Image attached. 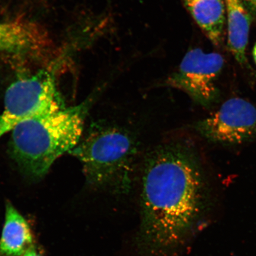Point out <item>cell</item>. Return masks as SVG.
<instances>
[{
    "mask_svg": "<svg viewBox=\"0 0 256 256\" xmlns=\"http://www.w3.org/2000/svg\"><path fill=\"white\" fill-rule=\"evenodd\" d=\"M252 56H254V62L256 64V44L254 48V50H252Z\"/></svg>",
    "mask_w": 256,
    "mask_h": 256,
    "instance_id": "obj_13",
    "label": "cell"
},
{
    "mask_svg": "<svg viewBox=\"0 0 256 256\" xmlns=\"http://www.w3.org/2000/svg\"><path fill=\"white\" fill-rule=\"evenodd\" d=\"M47 40L38 26L23 20L0 22V53L40 52Z\"/></svg>",
    "mask_w": 256,
    "mask_h": 256,
    "instance_id": "obj_7",
    "label": "cell"
},
{
    "mask_svg": "<svg viewBox=\"0 0 256 256\" xmlns=\"http://www.w3.org/2000/svg\"><path fill=\"white\" fill-rule=\"evenodd\" d=\"M224 65V58L220 54L206 53L200 48L191 50L165 84L184 92L196 103L208 106L218 97L216 81Z\"/></svg>",
    "mask_w": 256,
    "mask_h": 256,
    "instance_id": "obj_5",
    "label": "cell"
},
{
    "mask_svg": "<svg viewBox=\"0 0 256 256\" xmlns=\"http://www.w3.org/2000/svg\"><path fill=\"white\" fill-rule=\"evenodd\" d=\"M24 256H40V254H38L35 250L32 248H30V249H28L26 252L25 254H24Z\"/></svg>",
    "mask_w": 256,
    "mask_h": 256,
    "instance_id": "obj_12",
    "label": "cell"
},
{
    "mask_svg": "<svg viewBox=\"0 0 256 256\" xmlns=\"http://www.w3.org/2000/svg\"><path fill=\"white\" fill-rule=\"evenodd\" d=\"M250 14L256 16V0H242Z\"/></svg>",
    "mask_w": 256,
    "mask_h": 256,
    "instance_id": "obj_11",
    "label": "cell"
},
{
    "mask_svg": "<svg viewBox=\"0 0 256 256\" xmlns=\"http://www.w3.org/2000/svg\"><path fill=\"white\" fill-rule=\"evenodd\" d=\"M66 106L54 70L16 80L6 92L4 110L0 114V138L25 120Z\"/></svg>",
    "mask_w": 256,
    "mask_h": 256,
    "instance_id": "obj_4",
    "label": "cell"
},
{
    "mask_svg": "<svg viewBox=\"0 0 256 256\" xmlns=\"http://www.w3.org/2000/svg\"><path fill=\"white\" fill-rule=\"evenodd\" d=\"M228 32V46L230 52L240 64L246 62L251 14L242 0H224Z\"/></svg>",
    "mask_w": 256,
    "mask_h": 256,
    "instance_id": "obj_9",
    "label": "cell"
},
{
    "mask_svg": "<svg viewBox=\"0 0 256 256\" xmlns=\"http://www.w3.org/2000/svg\"><path fill=\"white\" fill-rule=\"evenodd\" d=\"M208 190L196 153L182 142L166 143L144 162L140 201L147 225L177 232L191 225L204 209Z\"/></svg>",
    "mask_w": 256,
    "mask_h": 256,
    "instance_id": "obj_1",
    "label": "cell"
},
{
    "mask_svg": "<svg viewBox=\"0 0 256 256\" xmlns=\"http://www.w3.org/2000/svg\"><path fill=\"white\" fill-rule=\"evenodd\" d=\"M137 152L136 140L126 130L94 124L70 152L81 162L92 186L123 194L132 190Z\"/></svg>",
    "mask_w": 256,
    "mask_h": 256,
    "instance_id": "obj_3",
    "label": "cell"
},
{
    "mask_svg": "<svg viewBox=\"0 0 256 256\" xmlns=\"http://www.w3.org/2000/svg\"><path fill=\"white\" fill-rule=\"evenodd\" d=\"M186 9L214 46L224 38L226 8L224 0H182Z\"/></svg>",
    "mask_w": 256,
    "mask_h": 256,
    "instance_id": "obj_8",
    "label": "cell"
},
{
    "mask_svg": "<svg viewBox=\"0 0 256 256\" xmlns=\"http://www.w3.org/2000/svg\"><path fill=\"white\" fill-rule=\"evenodd\" d=\"M194 128L211 142L228 146L247 142L256 137V107L242 98H230Z\"/></svg>",
    "mask_w": 256,
    "mask_h": 256,
    "instance_id": "obj_6",
    "label": "cell"
},
{
    "mask_svg": "<svg viewBox=\"0 0 256 256\" xmlns=\"http://www.w3.org/2000/svg\"><path fill=\"white\" fill-rule=\"evenodd\" d=\"M98 90L82 103L30 118L12 130L10 154L23 174L38 180L56 160L78 146Z\"/></svg>",
    "mask_w": 256,
    "mask_h": 256,
    "instance_id": "obj_2",
    "label": "cell"
},
{
    "mask_svg": "<svg viewBox=\"0 0 256 256\" xmlns=\"http://www.w3.org/2000/svg\"><path fill=\"white\" fill-rule=\"evenodd\" d=\"M32 235L26 220L8 202L5 223L0 240V252L6 256H20L31 247Z\"/></svg>",
    "mask_w": 256,
    "mask_h": 256,
    "instance_id": "obj_10",
    "label": "cell"
}]
</instances>
